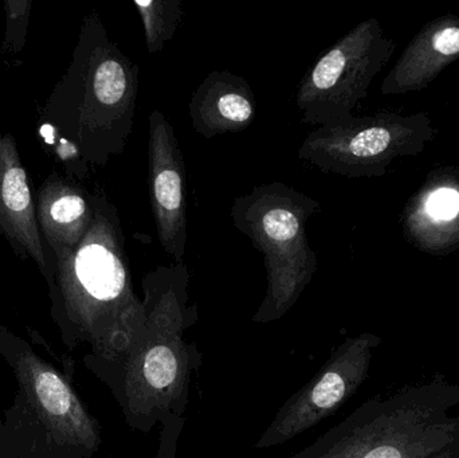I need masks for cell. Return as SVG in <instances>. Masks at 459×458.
Here are the masks:
<instances>
[{"label": "cell", "instance_id": "cell-17", "mask_svg": "<svg viewBox=\"0 0 459 458\" xmlns=\"http://www.w3.org/2000/svg\"><path fill=\"white\" fill-rule=\"evenodd\" d=\"M30 2H5L7 8V35L5 43L19 50L23 46L27 24H29Z\"/></svg>", "mask_w": 459, "mask_h": 458}, {"label": "cell", "instance_id": "cell-4", "mask_svg": "<svg viewBox=\"0 0 459 458\" xmlns=\"http://www.w3.org/2000/svg\"><path fill=\"white\" fill-rule=\"evenodd\" d=\"M459 438V384L437 376L368 402L320 458H428Z\"/></svg>", "mask_w": 459, "mask_h": 458}, {"label": "cell", "instance_id": "cell-8", "mask_svg": "<svg viewBox=\"0 0 459 458\" xmlns=\"http://www.w3.org/2000/svg\"><path fill=\"white\" fill-rule=\"evenodd\" d=\"M380 341L374 333L347 339L317 376L288 401L256 446L286 443L342 408L366 381L372 354Z\"/></svg>", "mask_w": 459, "mask_h": 458}, {"label": "cell", "instance_id": "cell-5", "mask_svg": "<svg viewBox=\"0 0 459 458\" xmlns=\"http://www.w3.org/2000/svg\"><path fill=\"white\" fill-rule=\"evenodd\" d=\"M437 131L426 112H395L355 117L313 129L299 148V159L324 174L379 177L404 156H418Z\"/></svg>", "mask_w": 459, "mask_h": 458}, {"label": "cell", "instance_id": "cell-18", "mask_svg": "<svg viewBox=\"0 0 459 458\" xmlns=\"http://www.w3.org/2000/svg\"><path fill=\"white\" fill-rule=\"evenodd\" d=\"M428 458H459V438L457 441L447 446L444 451L438 452V454H433V456Z\"/></svg>", "mask_w": 459, "mask_h": 458}, {"label": "cell", "instance_id": "cell-12", "mask_svg": "<svg viewBox=\"0 0 459 458\" xmlns=\"http://www.w3.org/2000/svg\"><path fill=\"white\" fill-rule=\"evenodd\" d=\"M0 229L19 255H29L46 273L45 247L26 169L13 134L0 132Z\"/></svg>", "mask_w": 459, "mask_h": 458}, {"label": "cell", "instance_id": "cell-13", "mask_svg": "<svg viewBox=\"0 0 459 458\" xmlns=\"http://www.w3.org/2000/svg\"><path fill=\"white\" fill-rule=\"evenodd\" d=\"M40 236L56 261L82 241L94 215V196L53 172L40 186L35 201Z\"/></svg>", "mask_w": 459, "mask_h": 458}, {"label": "cell", "instance_id": "cell-16", "mask_svg": "<svg viewBox=\"0 0 459 458\" xmlns=\"http://www.w3.org/2000/svg\"><path fill=\"white\" fill-rule=\"evenodd\" d=\"M144 26L148 53H160L177 34L183 16L180 0H136L134 2Z\"/></svg>", "mask_w": 459, "mask_h": 458}, {"label": "cell", "instance_id": "cell-6", "mask_svg": "<svg viewBox=\"0 0 459 458\" xmlns=\"http://www.w3.org/2000/svg\"><path fill=\"white\" fill-rule=\"evenodd\" d=\"M395 48L377 18L360 22L340 38L299 83L296 107L302 123L317 128L352 118Z\"/></svg>", "mask_w": 459, "mask_h": 458}, {"label": "cell", "instance_id": "cell-1", "mask_svg": "<svg viewBox=\"0 0 459 458\" xmlns=\"http://www.w3.org/2000/svg\"><path fill=\"white\" fill-rule=\"evenodd\" d=\"M137 93L139 66L108 38L99 16L91 15L48 110L85 160L102 166L126 150L134 132Z\"/></svg>", "mask_w": 459, "mask_h": 458}, {"label": "cell", "instance_id": "cell-9", "mask_svg": "<svg viewBox=\"0 0 459 458\" xmlns=\"http://www.w3.org/2000/svg\"><path fill=\"white\" fill-rule=\"evenodd\" d=\"M150 191L159 241L164 252L182 264L187 247L186 166L174 126L166 116H150Z\"/></svg>", "mask_w": 459, "mask_h": 458}, {"label": "cell", "instance_id": "cell-15", "mask_svg": "<svg viewBox=\"0 0 459 458\" xmlns=\"http://www.w3.org/2000/svg\"><path fill=\"white\" fill-rule=\"evenodd\" d=\"M24 378L32 401L59 433L89 448L99 443L96 424L56 371L31 357L24 362Z\"/></svg>", "mask_w": 459, "mask_h": 458}, {"label": "cell", "instance_id": "cell-2", "mask_svg": "<svg viewBox=\"0 0 459 458\" xmlns=\"http://www.w3.org/2000/svg\"><path fill=\"white\" fill-rule=\"evenodd\" d=\"M94 196L88 233L56 261V280L67 312L105 351L129 354L147 324V308L132 289L126 238L115 206Z\"/></svg>", "mask_w": 459, "mask_h": 458}, {"label": "cell", "instance_id": "cell-3", "mask_svg": "<svg viewBox=\"0 0 459 458\" xmlns=\"http://www.w3.org/2000/svg\"><path fill=\"white\" fill-rule=\"evenodd\" d=\"M320 209L316 199L281 182L256 186L232 203V223L262 253L266 268V298L256 322L285 315L312 281L318 258L307 225Z\"/></svg>", "mask_w": 459, "mask_h": 458}, {"label": "cell", "instance_id": "cell-11", "mask_svg": "<svg viewBox=\"0 0 459 458\" xmlns=\"http://www.w3.org/2000/svg\"><path fill=\"white\" fill-rule=\"evenodd\" d=\"M459 59V16L453 13L428 22L404 48L383 80V96H401L428 88Z\"/></svg>", "mask_w": 459, "mask_h": 458}, {"label": "cell", "instance_id": "cell-7", "mask_svg": "<svg viewBox=\"0 0 459 458\" xmlns=\"http://www.w3.org/2000/svg\"><path fill=\"white\" fill-rule=\"evenodd\" d=\"M147 315V324L126 363V400L137 416H153L174 405L188 376L183 314L175 288L169 287Z\"/></svg>", "mask_w": 459, "mask_h": 458}, {"label": "cell", "instance_id": "cell-14", "mask_svg": "<svg viewBox=\"0 0 459 458\" xmlns=\"http://www.w3.org/2000/svg\"><path fill=\"white\" fill-rule=\"evenodd\" d=\"M255 96L247 81L230 72H212L188 105L194 131L210 140L245 131L255 118Z\"/></svg>", "mask_w": 459, "mask_h": 458}, {"label": "cell", "instance_id": "cell-10", "mask_svg": "<svg viewBox=\"0 0 459 458\" xmlns=\"http://www.w3.org/2000/svg\"><path fill=\"white\" fill-rule=\"evenodd\" d=\"M404 238L420 252L445 257L459 250V169L429 172L402 212Z\"/></svg>", "mask_w": 459, "mask_h": 458}]
</instances>
